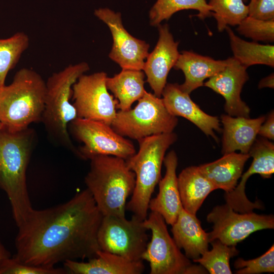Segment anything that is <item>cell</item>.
<instances>
[{"mask_svg":"<svg viewBox=\"0 0 274 274\" xmlns=\"http://www.w3.org/2000/svg\"><path fill=\"white\" fill-rule=\"evenodd\" d=\"M72 135L83 144L77 154L83 159L100 155L128 159L136 153L133 144L100 121L76 118L68 125Z\"/></svg>","mask_w":274,"mask_h":274,"instance_id":"10","label":"cell"},{"mask_svg":"<svg viewBox=\"0 0 274 274\" xmlns=\"http://www.w3.org/2000/svg\"><path fill=\"white\" fill-rule=\"evenodd\" d=\"M163 163L165 175L158 182L159 192L150 199L148 208L151 212L161 215L167 224L172 225L183 208L176 175L178 157L176 152L173 150L168 152L164 157Z\"/></svg>","mask_w":274,"mask_h":274,"instance_id":"18","label":"cell"},{"mask_svg":"<svg viewBox=\"0 0 274 274\" xmlns=\"http://www.w3.org/2000/svg\"><path fill=\"white\" fill-rule=\"evenodd\" d=\"M145 75L142 70H123L113 77L106 79V86L118 101L121 111L131 109V105L146 92Z\"/></svg>","mask_w":274,"mask_h":274,"instance_id":"25","label":"cell"},{"mask_svg":"<svg viewBox=\"0 0 274 274\" xmlns=\"http://www.w3.org/2000/svg\"><path fill=\"white\" fill-rule=\"evenodd\" d=\"M208 4L219 31L227 26L238 25L249 14V7L243 0H210Z\"/></svg>","mask_w":274,"mask_h":274,"instance_id":"30","label":"cell"},{"mask_svg":"<svg viewBox=\"0 0 274 274\" xmlns=\"http://www.w3.org/2000/svg\"><path fill=\"white\" fill-rule=\"evenodd\" d=\"M243 1H247V0H243ZM257 0H250V2L249 5H248L249 7V10L252 9L253 7H254L255 4L256 3Z\"/></svg>","mask_w":274,"mask_h":274,"instance_id":"38","label":"cell"},{"mask_svg":"<svg viewBox=\"0 0 274 274\" xmlns=\"http://www.w3.org/2000/svg\"><path fill=\"white\" fill-rule=\"evenodd\" d=\"M250 157L249 154L232 152L223 154L216 161L198 166V168L216 189H221L227 193L237 185L245 164Z\"/></svg>","mask_w":274,"mask_h":274,"instance_id":"23","label":"cell"},{"mask_svg":"<svg viewBox=\"0 0 274 274\" xmlns=\"http://www.w3.org/2000/svg\"><path fill=\"white\" fill-rule=\"evenodd\" d=\"M102 217L87 188L64 203L33 209L18 227L13 257L46 268L66 260L95 257L100 250L97 233Z\"/></svg>","mask_w":274,"mask_h":274,"instance_id":"1","label":"cell"},{"mask_svg":"<svg viewBox=\"0 0 274 274\" xmlns=\"http://www.w3.org/2000/svg\"><path fill=\"white\" fill-rule=\"evenodd\" d=\"M104 72L81 75L72 87L73 105L77 117L100 121L111 125L115 118L118 100L110 94Z\"/></svg>","mask_w":274,"mask_h":274,"instance_id":"11","label":"cell"},{"mask_svg":"<svg viewBox=\"0 0 274 274\" xmlns=\"http://www.w3.org/2000/svg\"><path fill=\"white\" fill-rule=\"evenodd\" d=\"M237 269V274H258L263 272H274V246L273 245L264 254L251 260H245L238 258L234 264Z\"/></svg>","mask_w":274,"mask_h":274,"instance_id":"32","label":"cell"},{"mask_svg":"<svg viewBox=\"0 0 274 274\" xmlns=\"http://www.w3.org/2000/svg\"><path fill=\"white\" fill-rule=\"evenodd\" d=\"M46 82L35 71L23 68L9 85L0 88V121L16 132L41 121L45 106Z\"/></svg>","mask_w":274,"mask_h":274,"instance_id":"4","label":"cell"},{"mask_svg":"<svg viewBox=\"0 0 274 274\" xmlns=\"http://www.w3.org/2000/svg\"><path fill=\"white\" fill-rule=\"evenodd\" d=\"M247 68L229 57L225 67L203 83L225 98V110L231 116L249 118L250 108L241 98L242 88L249 79Z\"/></svg>","mask_w":274,"mask_h":274,"instance_id":"15","label":"cell"},{"mask_svg":"<svg viewBox=\"0 0 274 274\" xmlns=\"http://www.w3.org/2000/svg\"><path fill=\"white\" fill-rule=\"evenodd\" d=\"M229 37L233 58L246 68L255 64H264L273 67L274 46L260 44L242 39L229 26L225 28Z\"/></svg>","mask_w":274,"mask_h":274,"instance_id":"26","label":"cell"},{"mask_svg":"<svg viewBox=\"0 0 274 274\" xmlns=\"http://www.w3.org/2000/svg\"><path fill=\"white\" fill-rule=\"evenodd\" d=\"M94 15L108 25L111 32L113 42L109 57L123 70L142 71L149 45L127 32L120 13L100 8L95 10Z\"/></svg>","mask_w":274,"mask_h":274,"instance_id":"13","label":"cell"},{"mask_svg":"<svg viewBox=\"0 0 274 274\" xmlns=\"http://www.w3.org/2000/svg\"><path fill=\"white\" fill-rule=\"evenodd\" d=\"M221 119L223 126L222 153L226 154L240 151L241 153L249 154L266 117L261 116L250 119L223 115Z\"/></svg>","mask_w":274,"mask_h":274,"instance_id":"20","label":"cell"},{"mask_svg":"<svg viewBox=\"0 0 274 274\" xmlns=\"http://www.w3.org/2000/svg\"><path fill=\"white\" fill-rule=\"evenodd\" d=\"M228 63L225 60H215L192 51H183L180 54L174 68L181 70L185 81L180 85L182 90L189 94L203 85V81L222 71Z\"/></svg>","mask_w":274,"mask_h":274,"instance_id":"21","label":"cell"},{"mask_svg":"<svg viewBox=\"0 0 274 274\" xmlns=\"http://www.w3.org/2000/svg\"><path fill=\"white\" fill-rule=\"evenodd\" d=\"M28 36L17 32L11 37L0 39V87L5 85L8 72L18 62L23 53L29 46Z\"/></svg>","mask_w":274,"mask_h":274,"instance_id":"28","label":"cell"},{"mask_svg":"<svg viewBox=\"0 0 274 274\" xmlns=\"http://www.w3.org/2000/svg\"><path fill=\"white\" fill-rule=\"evenodd\" d=\"M0 88H1V87H0Z\"/></svg>","mask_w":274,"mask_h":274,"instance_id":"40","label":"cell"},{"mask_svg":"<svg viewBox=\"0 0 274 274\" xmlns=\"http://www.w3.org/2000/svg\"><path fill=\"white\" fill-rule=\"evenodd\" d=\"M237 32L254 41L273 42L274 19L263 20L248 16L238 25Z\"/></svg>","mask_w":274,"mask_h":274,"instance_id":"31","label":"cell"},{"mask_svg":"<svg viewBox=\"0 0 274 274\" xmlns=\"http://www.w3.org/2000/svg\"><path fill=\"white\" fill-rule=\"evenodd\" d=\"M248 16L258 19H274V0H257Z\"/></svg>","mask_w":274,"mask_h":274,"instance_id":"34","label":"cell"},{"mask_svg":"<svg viewBox=\"0 0 274 274\" xmlns=\"http://www.w3.org/2000/svg\"><path fill=\"white\" fill-rule=\"evenodd\" d=\"M89 70L88 64L85 62L71 64L54 73L46 82L45 106L41 121L54 141L76 155L78 149L70 139L68 126L77 118V114L70 100L73 84Z\"/></svg>","mask_w":274,"mask_h":274,"instance_id":"6","label":"cell"},{"mask_svg":"<svg viewBox=\"0 0 274 274\" xmlns=\"http://www.w3.org/2000/svg\"><path fill=\"white\" fill-rule=\"evenodd\" d=\"M4 128V127L3 125L2 124V123L0 121V129H3Z\"/></svg>","mask_w":274,"mask_h":274,"instance_id":"39","label":"cell"},{"mask_svg":"<svg viewBox=\"0 0 274 274\" xmlns=\"http://www.w3.org/2000/svg\"><path fill=\"white\" fill-rule=\"evenodd\" d=\"M158 26V42L154 50L148 54L143 70L154 94L161 97L168 74L174 67L180 53L178 49L179 43L174 41L168 25L159 24Z\"/></svg>","mask_w":274,"mask_h":274,"instance_id":"16","label":"cell"},{"mask_svg":"<svg viewBox=\"0 0 274 274\" xmlns=\"http://www.w3.org/2000/svg\"><path fill=\"white\" fill-rule=\"evenodd\" d=\"M172 226L173 238L178 247L184 250L188 258L194 260L208 250V233L202 228L196 215L182 208Z\"/></svg>","mask_w":274,"mask_h":274,"instance_id":"22","label":"cell"},{"mask_svg":"<svg viewBox=\"0 0 274 274\" xmlns=\"http://www.w3.org/2000/svg\"><path fill=\"white\" fill-rule=\"evenodd\" d=\"M164 104L173 115L184 117L196 125L208 136L216 142L218 139L214 131H221L218 117L203 111L191 99L189 94L183 91L177 83H166L162 93Z\"/></svg>","mask_w":274,"mask_h":274,"instance_id":"17","label":"cell"},{"mask_svg":"<svg viewBox=\"0 0 274 274\" xmlns=\"http://www.w3.org/2000/svg\"><path fill=\"white\" fill-rule=\"evenodd\" d=\"M90 160L84 182L104 216L125 217L126 200L132 194L135 176L125 160L111 155H97Z\"/></svg>","mask_w":274,"mask_h":274,"instance_id":"3","label":"cell"},{"mask_svg":"<svg viewBox=\"0 0 274 274\" xmlns=\"http://www.w3.org/2000/svg\"><path fill=\"white\" fill-rule=\"evenodd\" d=\"M133 109L117 112L111 124L120 135L139 141L146 137L173 132L178 123L163 99L146 92Z\"/></svg>","mask_w":274,"mask_h":274,"instance_id":"7","label":"cell"},{"mask_svg":"<svg viewBox=\"0 0 274 274\" xmlns=\"http://www.w3.org/2000/svg\"><path fill=\"white\" fill-rule=\"evenodd\" d=\"M274 87V76L271 74L268 76L262 79L259 83L258 88H262L264 87H269L273 88Z\"/></svg>","mask_w":274,"mask_h":274,"instance_id":"36","label":"cell"},{"mask_svg":"<svg viewBox=\"0 0 274 274\" xmlns=\"http://www.w3.org/2000/svg\"><path fill=\"white\" fill-rule=\"evenodd\" d=\"M189 9L197 11V16L202 20L212 15V8L206 0H157L149 12L150 24L158 26L176 12Z\"/></svg>","mask_w":274,"mask_h":274,"instance_id":"27","label":"cell"},{"mask_svg":"<svg viewBox=\"0 0 274 274\" xmlns=\"http://www.w3.org/2000/svg\"><path fill=\"white\" fill-rule=\"evenodd\" d=\"M63 263L70 274H141L145 270L143 260L132 261L101 250L87 262L69 260Z\"/></svg>","mask_w":274,"mask_h":274,"instance_id":"19","label":"cell"},{"mask_svg":"<svg viewBox=\"0 0 274 274\" xmlns=\"http://www.w3.org/2000/svg\"><path fill=\"white\" fill-rule=\"evenodd\" d=\"M177 140L174 132L153 135L138 141L137 153L125 160L135 176V184L126 209L133 217L144 221L147 217L149 203L161 179V170L166 150Z\"/></svg>","mask_w":274,"mask_h":274,"instance_id":"5","label":"cell"},{"mask_svg":"<svg viewBox=\"0 0 274 274\" xmlns=\"http://www.w3.org/2000/svg\"><path fill=\"white\" fill-rule=\"evenodd\" d=\"M36 139L35 131L30 127L16 132L0 129V189L8 196L17 227L33 209L26 172Z\"/></svg>","mask_w":274,"mask_h":274,"instance_id":"2","label":"cell"},{"mask_svg":"<svg viewBox=\"0 0 274 274\" xmlns=\"http://www.w3.org/2000/svg\"><path fill=\"white\" fill-rule=\"evenodd\" d=\"M258 134L265 139L273 140L274 113L273 111L269 114L266 120L265 119L261 125Z\"/></svg>","mask_w":274,"mask_h":274,"instance_id":"35","label":"cell"},{"mask_svg":"<svg viewBox=\"0 0 274 274\" xmlns=\"http://www.w3.org/2000/svg\"><path fill=\"white\" fill-rule=\"evenodd\" d=\"M145 226L151 232L142 259L148 261L150 274L207 273L200 265L193 264L180 251L169 235L166 223L159 214L151 212L144 220Z\"/></svg>","mask_w":274,"mask_h":274,"instance_id":"8","label":"cell"},{"mask_svg":"<svg viewBox=\"0 0 274 274\" xmlns=\"http://www.w3.org/2000/svg\"><path fill=\"white\" fill-rule=\"evenodd\" d=\"M249 154L253 158L248 170L241 176V180L230 192L225 193L226 204L234 211L241 213L253 212L255 209H262L259 201H250L245 194L247 180L253 174H258L263 178H269L274 173V144L266 139H256Z\"/></svg>","mask_w":274,"mask_h":274,"instance_id":"14","label":"cell"},{"mask_svg":"<svg viewBox=\"0 0 274 274\" xmlns=\"http://www.w3.org/2000/svg\"><path fill=\"white\" fill-rule=\"evenodd\" d=\"M177 181L183 208L193 215H196L206 198L216 190L198 166H191L183 169Z\"/></svg>","mask_w":274,"mask_h":274,"instance_id":"24","label":"cell"},{"mask_svg":"<svg viewBox=\"0 0 274 274\" xmlns=\"http://www.w3.org/2000/svg\"><path fill=\"white\" fill-rule=\"evenodd\" d=\"M207 220L213 224L209 242L218 239L228 246H235L255 231L274 228L273 215L238 213L226 203L214 207Z\"/></svg>","mask_w":274,"mask_h":274,"instance_id":"12","label":"cell"},{"mask_svg":"<svg viewBox=\"0 0 274 274\" xmlns=\"http://www.w3.org/2000/svg\"><path fill=\"white\" fill-rule=\"evenodd\" d=\"M211 251H207L198 258L193 260L199 263L211 274H231L230 258L238 253L235 246L226 245L218 239L210 242Z\"/></svg>","mask_w":274,"mask_h":274,"instance_id":"29","label":"cell"},{"mask_svg":"<svg viewBox=\"0 0 274 274\" xmlns=\"http://www.w3.org/2000/svg\"><path fill=\"white\" fill-rule=\"evenodd\" d=\"M63 268H46L28 265L13 257L6 259L0 266V274H65Z\"/></svg>","mask_w":274,"mask_h":274,"instance_id":"33","label":"cell"},{"mask_svg":"<svg viewBox=\"0 0 274 274\" xmlns=\"http://www.w3.org/2000/svg\"><path fill=\"white\" fill-rule=\"evenodd\" d=\"M148 229L144 221L132 216H104L97 233L100 250L119 255L132 261L143 260L148 243Z\"/></svg>","mask_w":274,"mask_h":274,"instance_id":"9","label":"cell"},{"mask_svg":"<svg viewBox=\"0 0 274 274\" xmlns=\"http://www.w3.org/2000/svg\"><path fill=\"white\" fill-rule=\"evenodd\" d=\"M11 257V254L0 242V266L7 259Z\"/></svg>","mask_w":274,"mask_h":274,"instance_id":"37","label":"cell"}]
</instances>
